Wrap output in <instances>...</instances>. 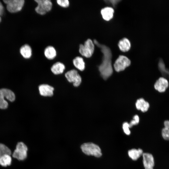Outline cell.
I'll return each instance as SVG.
<instances>
[{"label": "cell", "mask_w": 169, "mask_h": 169, "mask_svg": "<svg viewBox=\"0 0 169 169\" xmlns=\"http://www.w3.org/2000/svg\"><path fill=\"white\" fill-rule=\"evenodd\" d=\"M93 42L94 44L100 49L103 54L102 61L99 67V69L102 77L104 79H106L111 75L113 73L111 51L109 47L100 44L96 39H94Z\"/></svg>", "instance_id": "obj_1"}, {"label": "cell", "mask_w": 169, "mask_h": 169, "mask_svg": "<svg viewBox=\"0 0 169 169\" xmlns=\"http://www.w3.org/2000/svg\"><path fill=\"white\" fill-rule=\"evenodd\" d=\"M94 49V44L93 41L88 38L84 41L83 44L79 45V52L82 56L89 58L92 55Z\"/></svg>", "instance_id": "obj_2"}, {"label": "cell", "mask_w": 169, "mask_h": 169, "mask_svg": "<svg viewBox=\"0 0 169 169\" xmlns=\"http://www.w3.org/2000/svg\"><path fill=\"white\" fill-rule=\"evenodd\" d=\"M80 148L83 152L87 155H91L100 157L102 155L101 150L97 145L92 142L82 144Z\"/></svg>", "instance_id": "obj_3"}, {"label": "cell", "mask_w": 169, "mask_h": 169, "mask_svg": "<svg viewBox=\"0 0 169 169\" xmlns=\"http://www.w3.org/2000/svg\"><path fill=\"white\" fill-rule=\"evenodd\" d=\"M37 5L35 8V12L41 15H45L52 9L53 4L50 0H35Z\"/></svg>", "instance_id": "obj_4"}, {"label": "cell", "mask_w": 169, "mask_h": 169, "mask_svg": "<svg viewBox=\"0 0 169 169\" xmlns=\"http://www.w3.org/2000/svg\"><path fill=\"white\" fill-rule=\"evenodd\" d=\"M6 98L11 102L13 101L15 98L14 93L11 90L3 88L0 89V108L4 109L8 106V103L4 99Z\"/></svg>", "instance_id": "obj_5"}, {"label": "cell", "mask_w": 169, "mask_h": 169, "mask_svg": "<svg viewBox=\"0 0 169 169\" xmlns=\"http://www.w3.org/2000/svg\"><path fill=\"white\" fill-rule=\"evenodd\" d=\"M28 150L27 146L23 142H18L13 152V157L19 160H23L27 157Z\"/></svg>", "instance_id": "obj_6"}, {"label": "cell", "mask_w": 169, "mask_h": 169, "mask_svg": "<svg viewBox=\"0 0 169 169\" xmlns=\"http://www.w3.org/2000/svg\"><path fill=\"white\" fill-rule=\"evenodd\" d=\"M7 10L11 13H16L21 11L25 3L24 0H4Z\"/></svg>", "instance_id": "obj_7"}, {"label": "cell", "mask_w": 169, "mask_h": 169, "mask_svg": "<svg viewBox=\"0 0 169 169\" xmlns=\"http://www.w3.org/2000/svg\"><path fill=\"white\" fill-rule=\"evenodd\" d=\"M65 76L68 81L72 83L75 87L79 86L82 81L81 77L77 70L72 69L68 71L65 74Z\"/></svg>", "instance_id": "obj_8"}, {"label": "cell", "mask_w": 169, "mask_h": 169, "mask_svg": "<svg viewBox=\"0 0 169 169\" xmlns=\"http://www.w3.org/2000/svg\"><path fill=\"white\" fill-rule=\"evenodd\" d=\"M130 64L131 61L127 57L120 55L115 61L114 66L115 71L119 72L124 70Z\"/></svg>", "instance_id": "obj_9"}, {"label": "cell", "mask_w": 169, "mask_h": 169, "mask_svg": "<svg viewBox=\"0 0 169 169\" xmlns=\"http://www.w3.org/2000/svg\"><path fill=\"white\" fill-rule=\"evenodd\" d=\"M143 162L145 169H153L154 165V158L151 154L143 153Z\"/></svg>", "instance_id": "obj_10"}, {"label": "cell", "mask_w": 169, "mask_h": 169, "mask_svg": "<svg viewBox=\"0 0 169 169\" xmlns=\"http://www.w3.org/2000/svg\"><path fill=\"white\" fill-rule=\"evenodd\" d=\"M38 90L40 95L44 96H51L53 95L54 88L47 84H43L38 87Z\"/></svg>", "instance_id": "obj_11"}, {"label": "cell", "mask_w": 169, "mask_h": 169, "mask_svg": "<svg viewBox=\"0 0 169 169\" xmlns=\"http://www.w3.org/2000/svg\"><path fill=\"white\" fill-rule=\"evenodd\" d=\"M168 86V83L167 80L163 77L160 78L154 84L155 89L160 92H165Z\"/></svg>", "instance_id": "obj_12"}, {"label": "cell", "mask_w": 169, "mask_h": 169, "mask_svg": "<svg viewBox=\"0 0 169 169\" xmlns=\"http://www.w3.org/2000/svg\"><path fill=\"white\" fill-rule=\"evenodd\" d=\"M44 54L45 57L49 60L54 59L57 55L55 48L50 45L47 46L45 48L44 51Z\"/></svg>", "instance_id": "obj_13"}, {"label": "cell", "mask_w": 169, "mask_h": 169, "mask_svg": "<svg viewBox=\"0 0 169 169\" xmlns=\"http://www.w3.org/2000/svg\"><path fill=\"white\" fill-rule=\"evenodd\" d=\"M65 69V65L63 63L57 61L52 65L51 70L54 74L58 75L63 73Z\"/></svg>", "instance_id": "obj_14"}, {"label": "cell", "mask_w": 169, "mask_h": 169, "mask_svg": "<svg viewBox=\"0 0 169 169\" xmlns=\"http://www.w3.org/2000/svg\"><path fill=\"white\" fill-rule=\"evenodd\" d=\"M74 66L78 69L83 71L85 68V63L83 58L80 56H77L73 60Z\"/></svg>", "instance_id": "obj_15"}, {"label": "cell", "mask_w": 169, "mask_h": 169, "mask_svg": "<svg viewBox=\"0 0 169 169\" xmlns=\"http://www.w3.org/2000/svg\"><path fill=\"white\" fill-rule=\"evenodd\" d=\"M21 54L25 59H30L32 55V50L31 46L28 44L22 46L20 49Z\"/></svg>", "instance_id": "obj_16"}, {"label": "cell", "mask_w": 169, "mask_h": 169, "mask_svg": "<svg viewBox=\"0 0 169 169\" xmlns=\"http://www.w3.org/2000/svg\"><path fill=\"white\" fill-rule=\"evenodd\" d=\"M114 12V10L112 8L106 7L101 9V13L104 20L109 21L113 17Z\"/></svg>", "instance_id": "obj_17"}, {"label": "cell", "mask_w": 169, "mask_h": 169, "mask_svg": "<svg viewBox=\"0 0 169 169\" xmlns=\"http://www.w3.org/2000/svg\"><path fill=\"white\" fill-rule=\"evenodd\" d=\"M136 106L137 109L140 110L142 112L147 111L149 107V103L143 98L137 100Z\"/></svg>", "instance_id": "obj_18"}, {"label": "cell", "mask_w": 169, "mask_h": 169, "mask_svg": "<svg viewBox=\"0 0 169 169\" xmlns=\"http://www.w3.org/2000/svg\"><path fill=\"white\" fill-rule=\"evenodd\" d=\"M118 46L120 50L125 52L130 50L131 45L129 40L126 38H124L119 41Z\"/></svg>", "instance_id": "obj_19"}, {"label": "cell", "mask_w": 169, "mask_h": 169, "mask_svg": "<svg viewBox=\"0 0 169 169\" xmlns=\"http://www.w3.org/2000/svg\"><path fill=\"white\" fill-rule=\"evenodd\" d=\"M143 154V150L141 149H132L128 151L129 156L133 160H137Z\"/></svg>", "instance_id": "obj_20"}, {"label": "cell", "mask_w": 169, "mask_h": 169, "mask_svg": "<svg viewBox=\"0 0 169 169\" xmlns=\"http://www.w3.org/2000/svg\"><path fill=\"white\" fill-rule=\"evenodd\" d=\"M12 157L10 155L5 154L0 157V165L6 167L10 166L11 163Z\"/></svg>", "instance_id": "obj_21"}, {"label": "cell", "mask_w": 169, "mask_h": 169, "mask_svg": "<svg viewBox=\"0 0 169 169\" xmlns=\"http://www.w3.org/2000/svg\"><path fill=\"white\" fill-rule=\"evenodd\" d=\"M164 127L161 131L163 138L165 140H169V120H166L164 122Z\"/></svg>", "instance_id": "obj_22"}, {"label": "cell", "mask_w": 169, "mask_h": 169, "mask_svg": "<svg viewBox=\"0 0 169 169\" xmlns=\"http://www.w3.org/2000/svg\"><path fill=\"white\" fill-rule=\"evenodd\" d=\"M11 150L8 147L3 143H0V157L5 154L11 155Z\"/></svg>", "instance_id": "obj_23"}, {"label": "cell", "mask_w": 169, "mask_h": 169, "mask_svg": "<svg viewBox=\"0 0 169 169\" xmlns=\"http://www.w3.org/2000/svg\"><path fill=\"white\" fill-rule=\"evenodd\" d=\"M56 3L59 6L64 8L69 7L70 4L68 0H57Z\"/></svg>", "instance_id": "obj_24"}, {"label": "cell", "mask_w": 169, "mask_h": 169, "mask_svg": "<svg viewBox=\"0 0 169 169\" xmlns=\"http://www.w3.org/2000/svg\"><path fill=\"white\" fill-rule=\"evenodd\" d=\"M122 128L124 133L127 135H129L131 133L130 130L129 123L125 122L123 124Z\"/></svg>", "instance_id": "obj_25"}, {"label": "cell", "mask_w": 169, "mask_h": 169, "mask_svg": "<svg viewBox=\"0 0 169 169\" xmlns=\"http://www.w3.org/2000/svg\"><path fill=\"white\" fill-rule=\"evenodd\" d=\"M133 119L131 120L129 123L130 128L131 127L134 125H137L139 122V117L138 115H135Z\"/></svg>", "instance_id": "obj_26"}, {"label": "cell", "mask_w": 169, "mask_h": 169, "mask_svg": "<svg viewBox=\"0 0 169 169\" xmlns=\"http://www.w3.org/2000/svg\"><path fill=\"white\" fill-rule=\"evenodd\" d=\"M4 12V9L3 6L0 2V15L1 16L3 15Z\"/></svg>", "instance_id": "obj_27"}, {"label": "cell", "mask_w": 169, "mask_h": 169, "mask_svg": "<svg viewBox=\"0 0 169 169\" xmlns=\"http://www.w3.org/2000/svg\"><path fill=\"white\" fill-rule=\"evenodd\" d=\"M107 1L110 3L114 6H115L120 1V0H109Z\"/></svg>", "instance_id": "obj_28"}]
</instances>
